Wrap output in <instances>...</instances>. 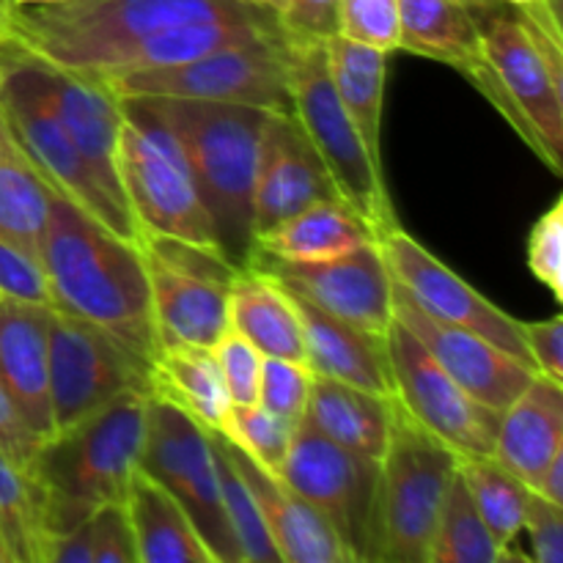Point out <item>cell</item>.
Here are the masks:
<instances>
[{
    "label": "cell",
    "instance_id": "45",
    "mask_svg": "<svg viewBox=\"0 0 563 563\" xmlns=\"http://www.w3.org/2000/svg\"><path fill=\"white\" fill-rule=\"evenodd\" d=\"M278 27L286 38L324 42L339 33V0H286Z\"/></svg>",
    "mask_w": 563,
    "mask_h": 563
},
{
    "label": "cell",
    "instance_id": "39",
    "mask_svg": "<svg viewBox=\"0 0 563 563\" xmlns=\"http://www.w3.org/2000/svg\"><path fill=\"white\" fill-rule=\"evenodd\" d=\"M311 385L313 372L306 363L286 361V357H264L256 405L286 418V421L300 423L308 396H311Z\"/></svg>",
    "mask_w": 563,
    "mask_h": 563
},
{
    "label": "cell",
    "instance_id": "21",
    "mask_svg": "<svg viewBox=\"0 0 563 563\" xmlns=\"http://www.w3.org/2000/svg\"><path fill=\"white\" fill-rule=\"evenodd\" d=\"M212 438L256 500L258 515L278 550L280 563H352L330 522L311 504H306L289 484L280 482L275 473L264 471L223 434L212 432Z\"/></svg>",
    "mask_w": 563,
    "mask_h": 563
},
{
    "label": "cell",
    "instance_id": "27",
    "mask_svg": "<svg viewBox=\"0 0 563 563\" xmlns=\"http://www.w3.org/2000/svg\"><path fill=\"white\" fill-rule=\"evenodd\" d=\"M137 563H214L179 500L137 471L124 495Z\"/></svg>",
    "mask_w": 563,
    "mask_h": 563
},
{
    "label": "cell",
    "instance_id": "50",
    "mask_svg": "<svg viewBox=\"0 0 563 563\" xmlns=\"http://www.w3.org/2000/svg\"><path fill=\"white\" fill-rule=\"evenodd\" d=\"M11 0H0V36H9V20H11Z\"/></svg>",
    "mask_w": 563,
    "mask_h": 563
},
{
    "label": "cell",
    "instance_id": "52",
    "mask_svg": "<svg viewBox=\"0 0 563 563\" xmlns=\"http://www.w3.org/2000/svg\"><path fill=\"white\" fill-rule=\"evenodd\" d=\"M500 3H506V5H515V9H522V5H531L533 0H500Z\"/></svg>",
    "mask_w": 563,
    "mask_h": 563
},
{
    "label": "cell",
    "instance_id": "38",
    "mask_svg": "<svg viewBox=\"0 0 563 563\" xmlns=\"http://www.w3.org/2000/svg\"><path fill=\"white\" fill-rule=\"evenodd\" d=\"M214 443V438H212ZM220 462V493H223V511L225 520H229V531L234 537L236 550H240L242 563H280L278 550H275L273 539H269L267 528H264L262 515H258V506L253 500V495L247 493L245 482L240 478V473L234 471L229 460H225L223 451L214 443Z\"/></svg>",
    "mask_w": 563,
    "mask_h": 563
},
{
    "label": "cell",
    "instance_id": "4",
    "mask_svg": "<svg viewBox=\"0 0 563 563\" xmlns=\"http://www.w3.org/2000/svg\"><path fill=\"white\" fill-rule=\"evenodd\" d=\"M242 14H253V9L236 0H69L55 5H14L9 36L47 64L77 69L88 55L110 44L179 22Z\"/></svg>",
    "mask_w": 563,
    "mask_h": 563
},
{
    "label": "cell",
    "instance_id": "8",
    "mask_svg": "<svg viewBox=\"0 0 563 563\" xmlns=\"http://www.w3.org/2000/svg\"><path fill=\"white\" fill-rule=\"evenodd\" d=\"M0 113L31 157V163L55 192L69 198L110 231L141 247L143 234L137 223L108 201L102 187L88 170L86 159L80 157L60 119L55 115L53 104L38 82L33 55L22 49L11 36L0 38Z\"/></svg>",
    "mask_w": 563,
    "mask_h": 563
},
{
    "label": "cell",
    "instance_id": "25",
    "mask_svg": "<svg viewBox=\"0 0 563 563\" xmlns=\"http://www.w3.org/2000/svg\"><path fill=\"white\" fill-rule=\"evenodd\" d=\"M394 396L313 374L302 423L341 449L363 460L379 462L394 427Z\"/></svg>",
    "mask_w": 563,
    "mask_h": 563
},
{
    "label": "cell",
    "instance_id": "46",
    "mask_svg": "<svg viewBox=\"0 0 563 563\" xmlns=\"http://www.w3.org/2000/svg\"><path fill=\"white\" fill-rule=\"evenodd\" d=\"M526 350L533 368L542 377L563 385V319L550 317L544 322H520Z\"/></svg>",
    "mask_w": 563,
    "mask_h": 563
},
{
    "label": "cell",
    "instance_id": "24",
    "mask_svg": "<svg viewBox=\"0 0 563 563\" xmlns=\"http://www.w3.org/2000/svg\"><path fill=\"white\" fill-rule=\"evenodd\" d=\"M289 297L295 302L297 319H300L306 366L317 377L339 379V383L357 385V388L374 390V394L394 396L385 341L372 339L341 319L330 317L297 291H289Z\"/></svg>",
    "mask_w": 563,
    "mask_h": 563
},
{
    "label": "cell",
    "instance_id": "32",
    "mask_svg": "<svg viewBox=\"0 0 563 563\" xmlns=\"http://www.w3.org/2000/svg\"><path fill=\"white\" fill-rule=\"evenodd\" d=\"M53 187L20 146L0 113V236L25 251H42Z\"/></svg>",
    "mask_w": 563,
    "mask_h": 563
},
{
    "label": "cell",
    "instance_id": "42",
    "mask_svg": "<svg viewBox=\"0 0 563 563\" xmlns=\"http://www.w3.org/2000/svg\"><path fill=\"white\" fill-rule=\"evenodd\" d=\"M212 355L218 361L220 374H223L231 405H256L264 363L262 352L253 344H247L240 333L225 328L220 339L212 344Z\"/></svg>",
    "mask_w": 563,
    "mask_h": 563
},
{
    "label": "cell",
    "instance_id": "44",
    "mask_svg": "<svg viewBox=\"0 0 563 563\" xmlns=\"http://www.w3.org/2000/svg\"><path fill=\"white\" fill-rule=\"evenodd\" d=\"M522 533H528L533 561L563 563V506L550 504L539 493L528 495Z\"/></svg>",
    "mask_w": 563,
    "mask_h": 563
},
{
    "label": "cell",
    "instance_id": "11",
    "mask_svg": "<svg viewBox=\"0 0 563 563\" xmlns=\"http://www.w3.org/2000/svg\"><path fill=\"white\" fill-rule=\"evenodd\" d=\"M137 471L179 500L203 544L212 550L214 563H242L223 511L212 432L165 396H148L146 438Z\"/></svg>",
    "mask_w": 563,
    "mask_h": 563
},
{
    "label": "cell",
    "instance_id": "51",
    "mask_svg": "<svg viewBox=\"0 0 563 563\" xmlns=\"http://www.w3.org/2000/svg\"><path fill=\"white\" fill-rule=\"evenodd\" d=\"M55 3H69V0H11V5H55Z\"/></svg>",
    "mask_w": 563,
    "mask_h": 563
},
{
    "label": "cell",
    "instance_id": "34",
    "mask_svg": "<svg viewBox=\"0 0 563 563\" xmlns=\"http://www.w3.org/2000/svg\"><path fill=\"white\" fill-rule=\"evenodd\" d=\"M460 473L471 489L476 509L487 526L489 537L495 539L504 561H517L515 542L522 533L526 522V506L531 489L511 476L506 467H500L493 456H478V460H460Z\"/></svg>",
    "mask_w": 563,
    "mask_h": 563
},
{
    "label": "cell",
    "instance_id": "2",
    "mask_svg": "<svg viewBox=\"0 0 563 563\" xmlns=\"http://www.w3.org/2000/svg\"><path fill=\"white\" fill-rule=\"evenodd\" d=\"M179 141L220 253L234 267L253 256V179L267 110L251 104L148 97Z\"/></svg>",
    "mask_w": 563,
    "mask_h": 563
},
{
    "label": "cell",
    "instance_id": "26",
    "mask_svg": "<svg viewBox=\"0 0 563 563\" xmlns=\"http://www.w3.org/2000/svg\"><path fill=\"white\" fill-rule=\"evenodd\" d=\"M229 328L264 357L306 363L302 330L289 291L264 269L240 267L229 286Z\"/></svg>",
    "mask_w": 563,
    "mask_h": 563
},
{
    "label": "cell",
    "instance_id": "55",
    "mask_svg": "<svg viewBox=\"0 0 563 563\" xmlns=\"http://www.w3.org/2000/svg\"><path fill=\"white\" fill-rule=\"evenodd\" d=\"M0 38H3V36H0Z\"/></svg>",
    "mask_w": 563,
    "mask_h": 563
},
{
    "label": "cell",
    "instance_id": "18",
    "mask_svg": "<svg viewBox=\"0 0 563 563\" xmlns=\"http://www.w3.org/2000/svg\"><path fill=\"white\" fill-rule=\"evenodd\" d=\"M394 319L418 339V344L438 361V366L460 383L473 399L495 412H504L526 385L537 377V368L498 350L473 330L443 322L423 311L394 280Z\"/></svg>",
    "mask_w": 563,
    "mask_h": 563
},
{
    "label": "cell",
    "instance_id": "53",
    "mask_svg": "<svg viewBox=\"0 0 563 563\" xmlns=\"http://www.w3.org/2000/svg\"><path fill=\"white\" fill-rule=\"evenodd\" d=\"M0 563H11V555H9V550H5L3 539H0Z\"/></svg>",
    "mask_w": 563,
    "mask_h": 563
},
{
    "label": "cell",
    "instance_id": "9",
    "mask_svg": "<svg viewBox=\"0 0 563 563\" xmlns=\"http://www.w3.org/2000/svg\"><path fill=\"white\" fill-rule=\"evenodd\" d=\"M476 11L484 58L506 99L531 126L542 163L561 174L563 148V38L544 31L522 9L500 0Z\"/></svg>",
    "mask_w": 563,
    "mask_h": 563
},
{
    "label": "cell",
    "instance_id": "5",
    "mask_svg": "<svg viewBox=\"0 0 563 563\" xmlns=\"http://www.w3.org/2000/svg\"><path fill=\"white\" fill-rule=\"evenodd\" d=\"M284 64L291 113L322 157L341 201L355 209L379 240V234L399 225V220L385 190L383 168L372 159L361 132L335 93L324 42H297L284 36Z\"/></svg>",
    "mask_w": 563,
    "mask_h": 563
},
{
    "label": "cell",
    "instance_id": "29",
    "mask_svg": "<svg viewBox=\"0 0 563 563\" xmlns=\"http://www.w3.org/2000/svg\"><path fill=\"white\" fill-rule=\"evenodd\" d=\"M399 49L465 75L484 55L476 11L467 0H399Z\"/></svg>",
    "mask_w": 563,
    "mask_h": 563
},
{
    "label": "cell",
    "instance_id": "30",
    "mask_svg": "<svg viewBox=\"0 0 563 563\" xmlns=\"http://www.w3.org/2000/svg\"><path fill=\"white\" fill-rule=\"evenodd\" d=\"M330 80L352 124L361 132L368 154L383 168V110L388 53L344 36L324 38Z\"/></svg>",
    "mask_w": 563,
    "mask_h": 563
},
{
    "label": "cell",
    "instance_id": "10",
    "mask_svg": "<svg viewBox=\"0 0 563 563\" xmlns=\"http://www.w3.org/2000/svg\"><path fill=\"white\" fill-rule=\"evenodd\" d=\"M99 80L119 99H196V102L291 110L280 31L174 66L121 71V75H104Z\"/></svg>",
    "mask_w": 563,
    "mask_h": 563
},
{
    "label": "cell",
    "instance_id": "43",
    "mask_svg": "<svg viewBox=\"0 0 563 563\" xmlns=\"http://www.w3.org/2000/svg\"><path fill=\"white\" fill-rule=\"evenodd\" d=\"M528 269L563 302V198H555L528 234Z\"/></svg>",
    "mask_w": 563,
    "mask_h": 563
},
{
    "label": "cell",
    "instance_id": "19",
    "mask_svg": "<svg viewBox=\"0 0 563 563\" xmlns=\"http://www.w3.org/2000/svg\"><path fill=\"white\" fill-rule=\"evenodd\" d=\"M335 198L339 190L295 113L267 110L253 179V240L280 220Z\"/></svg>",
    "mask_w": 563,
    "mask_h": 563
},
{
    "label": "cell",
    "instance_id": "13",
    "mask_svg": "<svg viewBox=\"0 0 563 563\" xmlns=\"http://www.w3.org/2000/svg\"><path fill=\"white\" fill-rule=\"evenodd\" d=\"M47 368L53 429L77 427L132 388L152 390V366L86 319L49 308Z\"/></svg>",
    "mask_w": 563,
    "mask_h": 563
},
{
    "label": "cell",
    "instance_id": "48",
    "mask_svg": "<svg viewBox=\"0 0 563 563\" xmlns=\"http://www.w3.org/2000/svg\"><path fill=\"white\" fill-rule=\"evenodd\" d=\"M537 493L542 495V498H548L550 504H559L563 506V451L550 460L548 471L542 473V482H539Z\"/></svg>",
    "mask_w": 563,
    "mask_h": 563
},
{
    "label": "cell",
    "instance_id": "12",
    "mask_svg": "<svg viewBox=\"0 0 563 563\" xmlns=\"http://www.w3.org/2000/svg\"><path fill=\"white\" fill-rule=\"evenodd\" d=\"M163 346H212L229 328V286L240 267L212 247L146 234L141 242Z\"/></svg>",
    "mask_w": 563,
    "mask_h": 563
},
{
    "label": "cell",
    "instance_id": "31",
    "mask_svg": "<svg viewBox=\"0 0 563 563\" xmlns=\"http://www.w3.org/2000/svg\"><path fill=\"white\" fill-rule=\"evenodd\" d=\"M152 394L174 401L207 432H220L231 410L212 346H163L152 366Z\"/></svg>",
    "mask_w": 563,
    "mask_h": 563
},
{
    "label": "cell",
    "instance_id": "1",
    "mask_svg": "<svg viewBox=\"0 0 563 563\" xmlns=\"http://www.w3.org/2000/svg\"><path fill=\"white\" fill-rule=\"evenodd\" d=\"M38 258L55 308L97 324L154 366L159 339L141 247L53 190Z\"/></svg>",
    "mask_w": 563,
    "mask_h": 563
},
{
    "label": "cell",
    "instance_id": "35",
    "mask_svg": "<svg viewBox=\"0 0 563 563\" xmlns=\"http://www.w3.org/2000/svg\"><path fill=\"white\" fill-rule=\"evenodd\" d=\"M504 553L489 537L460 467L440 500L438 522L429 542L427 563H500Z\"/></svg>",
    "mask_w": 563,
    "mask_h": 563
},
{
    "label": "cell",
    "instance_id": "37",
    "mask_svg": "<svg viewBox=\"0 0 563 563\" xmlns=\"http://www.w3.org/2000/svg\"><path fill=\"white\" fill-rule=\"evenodd\" d=\"M295 427L297 423L264 410L262 405H231L223 429L218 434H223L229 443L245 451L264 471L278 476L286 454H289Z\"/></svg>",
    "mask_w": 563,
    "mask_h": 563
},
{
    "label": "cell",
    "instance_id": "23",
    "mask_svg": "<svg viewBox=\"0 0 563 563\" xmlns=\"http://www.w3.org/2000/svg\"><path fill=\"white\" fill-rule=\"evenodd\" d=\"M563 451V385L537 377L500 412L493 460L537 493L550 460Z\"/></svg>",
    "mask_w": 563,
    "mask_h": 563
},
{
    "label": "cell",
    "instance_id": "36",
    "mask_svg": "<svg viewBox=\"0 0 563 563\" xmlns=\"http://www.w3.org/2000/svg\"><path fill=\"white\" fill-rule=\"evenodd\" d=\"M47 563H137L124 500L99 506L80 526L55 539Z\"/></svg>",
    "mask_w": 563,
    "mask_h": 563
},
{
    "label": "cell",
    "instance_id": "22",
    "mask_svg": "<svg viewBox=\"0 0 563 563\" xmlns=\"http://www.w3.org/2000/svg\"><path fill=\"white\" fill-rule=\"evenodd\" d=\"M49 308L0 300V388L42 440L55 434L47 368Z\"/></svg>",
    "mask_w": 563,
    "mask_h": 563
},
{
    "label": "cell",
    "instance_id": "28",
    "mask_svg": "<svg viewBox=\"0 0 563 563\" xmlns=\"http://www.w3.org/2000/svg\"><path fill=\"white\" fill-rule=\"evenodd\" d=\"M374 240L377 234L372 225L355 209L335 198V201L313 203L280 220L273 229L262 231L253 240V253L278 262H324Z\"/></svg>",
    "mask_w": 563,
    "mask_h": 563
},
{
    "label": "cell",
    "instance_id": "41",
    "mask_svg": "<svg viewBox=\"0 0 563 563\" xmlns=\"http://www.w3.org/2000/svg\"><path fill=\"white\" fill-rule=\"evenodd\" d=\"M0 300L55 308L42 258L3 236H0Z\"/></svg>",
    "mask_w": 563,
    "mask_h": 563
},
{
    "label": "cell",
    "instance_id": "33",
    "mask_svg": "<svg viewBox=\"0 0 563 563\" xmlns=\"http://www.w3.org/2000/svg\"><path fill=\"white\" fill-rule=\"evenodd\" d=\"M0 539L11 563H47L53 537L44 493L31 471L0 456Z\"/></svg>",
    "mask_w": 563,
    "mask_h": 563
},
{
    "label": "cell",
    "instance_id": "54",
    "mask_svg": "<svg viewBox=\"0 0 563 563\" xmlns=\"http://www.w3.org/2000/svg\"><path fill=\"white\" fill-rule=\"evenodd\" d=\"M467 3H471V5H473V9H484V5L495 3V0H467Z\"/></svg>",
    "mask_w": 563,
    "mask_h": 563
},
{
    "label": "cell",
    "instance_id": "47",
    "mask_svg": "<svg viewBox=\"0 0 563 563\" xmlns=\"http://www.w3.org/2000/svg\"><path fill=\"white\" fill-rule=\"evenodd\" d=\"M42 443L44 440L27 427L25 418L16 412V407L11 405L5 390L0 388V456L31 471Z\"/></svg>",
    "mask_w": 563,
    "mask_h": 563
},
{
    "label": "cell",
    "instance_id": "14",
    "mask_svg": "<svg viewBox=\"0 0 563 563\" xmlns=\"http://www.w3.org/2000/svg\"><path fill=\"white\" fill-rule=\"evenodd\" d=\"M385 357L396 401L418 427L449 445L460 460L493 456L500 412L484 407L454 383L396 319L385 335Z\"/></svg>",
    "mask_w": 563,
    "mask_h": 563
},
{
    "label": "cell",
    "instance_id": "40",
    "mask_svg": "<svg viewBox=\"0 0 563 563\" xmlns=\"http://www.w3.org/2000/svg\"><path fill=\"white\" fill-rule=\"evenodd\" d=\"M339 36L390 55L399 49V0H339Z\"/></svg>",
    "mask_w": 563,
    "mask_h": 563
},
{
    "label": "cell",
    "instance_id": "6",
    "mask_svg": "<svg viewBox=\"0 0 563 563\" xmlns=\"http://www.w3.org/2000/svg\"><path fill=\"white\" fill-rule=\"evenodd\" d=\"M456 467L460 456L396 401L388 445L377 462L372 561L427 563L440 500Z\"/></svg>",
    "mask_w": 563,
    "mask_h": 563
},
{
    "label": "cell",
    "instance_id": "15",
    "mask_svg": "<svg viewBox=\"0 0 563 563\" xmlns=\"http://www.w3.org/2000/svg\"><path fill=\"white\" fill-rule=\"evenodd\" d=\"M278 478L330 522L352 563L372 561L377 462L341 449L300 421Z\"/></svg>",
    "mask_w": 563,
    "mask_h": 563
},
{
    "label": "cell",
    "instance_id": "20",
    "mask_svg": "<svg viewBox=\"0 0 563 563\" xmlns=\"http://www.w3.org/2000/svg\"><path fill=\"white\" fill-rule=\"evenodd\" d=\"M33 64H36L38 82H42L55 115L60 119L80 157L86 159L97 185L121 214L135 220L119 176L121 99L88 71L60 69L36 55H33Z\"/></svg>",
    "mask_w": 563,
    "mask_h": 563
},
{
    "label": "cell",
    "instance_id": "16",
    "mask_svg": "<svg viewBox=\"0 0 563 563\" xmlns=\"http://www.w3.org/2000/svg\"><path fill=\"white\" fill-rule=\"evenodd\" d=\"M251 264L350 328L377 341L388 335L394 322V278L377 240L324 262H278L253 253Z\"/></svg>",
    "mask_w": 563,
    "mask_h": 563
},
{
    "label": "cell",
    "instance_id": "7",
    "mask_svg": "<svg viewBox=\"0 0 563 563\" xmlns=\"http://www.w3.org/2000/svg\"><path fill=\"white\" fill-rule=\"evenodd\" d=\"M119 176L137 229L220 251L190 163L146 99H121Z\"/></svg>",
    "mask_w": 563,
    "mask_h": 563
},
{
    "label": "cell",
    "instance_id": "3",
    "mask_svg": "<svg viewBox=\"0 0 563 563\" xmlns=\"http://www.w3.org/2000/svg\"><path fill=\"white\" fill-rule=\"evenodd\" d=\"M148 388H132L77 427L44 440L31 473L44 493L53 542L104 504L124 500L146 438Z\"/></svg>",
    "mask_w": 563,
    "mask_h": 563
},
{
    "label": "cell",
    "instance_id": "49",
    "mask_svg": "<svg viewBox=\"0 0 563 563\" xmlns=\"http://www.w3.org/2000/svg\"><path fill=\"white\" fill-rule=\"evenodd\" d=\"M236 3H242L245 9L258 11V14H267V16H275V20H278V14L284 11L286 0H236Z\"/></svg>",
    "mask_w": 563,
    "mask_h": 563
},
{
    "label": "cell",
    "instance_id": "17",
    "mask_svg": "<svg viewBox=\"0 0 563 563\" xmlns=\"http://www.w3.org/2000/svg\"><path fill=\"white\" fill-rule=\"evenodd\" d=\"M390 278L418 302L427 313L443 319V322L460 324L473 330L498 350L509 352L517 361L533 368L531 355L526 350L520 319L500 311L493 300L473 289L465 278L445 267L438 256L427 251L418 240H412L401 225H394L377 240ZM539 374V372H537Z\"/></svg>",
    "mask_w": 563,
    "mask_h": 563
}]
</instances>
